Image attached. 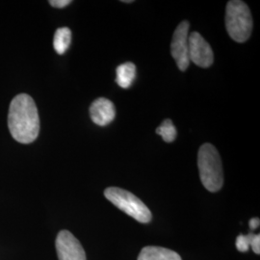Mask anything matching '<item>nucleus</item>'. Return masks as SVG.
I'll return each mask as SVG.
<instances>
[{"mask_svg": "<svg viewBox=\"0 0 260 260\" xmlns=\"http://www.w3.org/2000/svg\"><path fill=\"white\" fill-rule=\"evenodd\" d=\"M116 73L117 84L122 89H128L136 77V67L131 62H126L119 66Z\"/></svg>", "mask_w": 260, "mask_h": 260, "instance_id": "nucleus-10", "label": "nucleus"}, {"mask_svg": "<svg viewBox=\"0 0 260 260\" xmlns=\"http://www.w3.org/2000/svg\"><path fill=\"white\" fill-rule=\"evenodd\" d=\"M105 198L124 213L129 215L140 223L151 221V212L139 198L126 190L118 187H109L104 191Z\"/></svg>", "mask_w": 260, "mask_h": 260, "instance_id": "nucleus-4", "label": "nucleus"}, {"mask_svg": "<svg viewBox=\"0 0 260 260\" xmlns=\"http://www.w3.org/2000/svg\"><path fill=\"white\" fill-rule=\"evenodd\" d=\"M155 131L166 143H172L177 138V128L170 119H166L162 121V123L158 126Z\"/></svg>", "mask_w": 260, "mask_h": 260, "instance_id": "nucleus-12", "label": "nucleus"}, {"mask_svg": "<svg viewBox=\"0 0 260 260\" xmlns=\"http://www.w3.org/2000/svg\"><path fill=\"white\" fill-rule=\"evenodd\" d=\"M138 260H181L176 251L162 247H145L140 252Z\"/></svg>", "mask_w": 260, "mask_h": 260, "instance_id": "nucleus-9", "label": "nucleus"}, {"mask_svg": "<svg viewBox=\"0 0 260 260\" xmlns=\"http://www.w3.org/2000/svg\"><path fill=\"white\" fill-rule=\"evenodd\" d=\"M198 166L202 183L210 192H218L223 184V164L217 149L211 144L203 145L198 153Z\"/></svg>", "mask_w": 260, "mask_h": 260, "instance_id": "nucleus-2", "label": "nucleus"}, {"mask_svg": "<svg viewBox=\"0 0 260 260\" xmlns=\"http://www.w3.org/2000/svg\"><path fill=\"white\" fill-rule=\"evenodd\" d=\"M72 31L68 27L58 28L53 38V47L60 55L64 54L71 46Z\"/></svg>", "mask_w": 260, "mask_h": 260, "instance_id": "nucleus-11", "label": "nucleus"}, {"mask_svg": "<svg viewBox=\"0 0 260 260\" xmlns=\"http://www.w3.org/2000/svg\"><path fill=\"white\" fill-rule=\"evenodd\" d=\"M259 219L258 218H252L250 221V228L251 230H256L259 226Z\"/></svg>", "mask_w": 260, "mask_h": 260, "instance_id": "nucleus-16", "label": "nucleus"}, {"mask_svg": "<svg viewBox=\"0 0 260 260\" xmlns=\"http://www.w3.org/2000/svg\"><path fill=\"white\" fill-rule=\"evenodd\" d=\"M251 247L252 248V251H254L256 254L260 253V235L259 234H254L252 240H251Z\"/></svg>", "mask_w": 260, "mask_h": 260, "instance_id": "nucleus-15", "label": "nucleus"}, {"mask_svg": "<svg viewBox=\"0 0 260 260\" xmlns=\"http://www.w3.org/2000/svg\"><path fill=\"white\" fill-rule=\"evenodd\" d=\"M90 116L95 124L106 126L111 123L116 117L115 105L111 101L105 98H100L91 104Z\"/></svg>", "mask_w": 260, "mask_h": 260, "instance_id": "nucleus-8", "label": "nucleus"}, {"mask_svg": "<svg viewBox=\"0 0 260 260\" xmlns=\"http://www.w3.org/2000/svg\"><path fill=\"white\" fill-rule=\"evenodd\" d=\"M189 60L201 68H209L213 64V50L200 33L193 32L188 38Z\"/></svg>", "mask_w": 260, "mask_h": 260, "instance_id": "nucleus-6", "label": "nucleus"}, {"mask_svg": "<svg viewBox=\"0 0 260 260\" xmlns=\"http://www.w3.org/2000/svg\"><path fill=\"white\" fill-rule=\"evenodd\" d=\"M8 127L12 137L20 144H30L37 139L39 112L34 100L27 93H19L11 102Z\"/></svg>", "mask_w": 260, "mask_h": 260, "instance_id": "nucleus-1", "label": "nucleus"}, {"mask_svg": "<svg viewBox=\"0 0 260 260\" xmlns=\"http://www.w3.org/2000/svg\"><path fill=\"white\" fill-rule=\"evenodd\" d=\"M72 1L71 0H50L49 4L54 7V8H64L66 6H68L69 4H71Z\"/></svg>", "mask_w": 260, "mask_h": 260, "instance_id": "nucleus-14", "label": "nucleus"}, {"mask_svg": "<svg viewBox=\"0 0 260 260\" xmlns=\"http://www.w3.org/2000/svg\"><path fill=\"white\" fill-rule=\"evenodd\" d=\"M254 234L250 233L248 235H239L236 239V248L239 251L245 252L249 251V248L251 247V240L253 238Z\"/></svg>", "mask_w": 260, "mask_h": 260, "instance_id": "nucleus-13", "label": "nucleus"}, {"mask_svg": "<svg viewBox=\"0 0 260 260\" xmlns=\"http://www.w3.org/2000/svg\"><path fill=\"white\" fill-rule=\"evenodd\" d=\"M225 27L229 35L237 43H244L251 37L252 18L248 5L240 0H232L225 10Z\"/></svg>", "mask_w": 260, "mask_h": 260, "instance_id": "nucleus-3", "label": "nucleus"}, {"mask_svg": "<svg viewBox=\"0 0 260 260\" xmlns=\"http://www.w3.org/2000/svg\"><path fill=\"white\" fill-rule=\"evenodd\" d=\"M122 2H123V3H132L133 1H132V0H123Z\"/></svg>", "mask_w": 260, "mask_h": 260, "instance_id": "nucleus-17", "label": "nucleus"}, {"mask_svg": "<svg viewBox=\"0 0 260 260\" xmlns=\"http://www.w3.org/2000/svg\"><path fill=\"white\" fill-rule=\"evenodd\" d=\"M189 27L190 23L187 20H183L178 24L171 44V54L177 63V68L184 72L190 65L189 60Z\"/></svg>", "mask_w": 260, "mask_h": 260, "instance_id": "nucleus-5", "label": "nucleus"}, {"mask_svg": "<svg viewBox=\"0 0 260 260\" xmlns=\"http://www.w3.org/2000/svg\"><path fill=\"white\" fill-rule=\"evenodd\" d=\"M55 246L59 260H86L83 247L69 231L58 233Z\"/></svg>", "mask_w": 260, "mask_h": 260, "instance_id": "nucleus-7", "label": "nucleus"}]
</instances>
